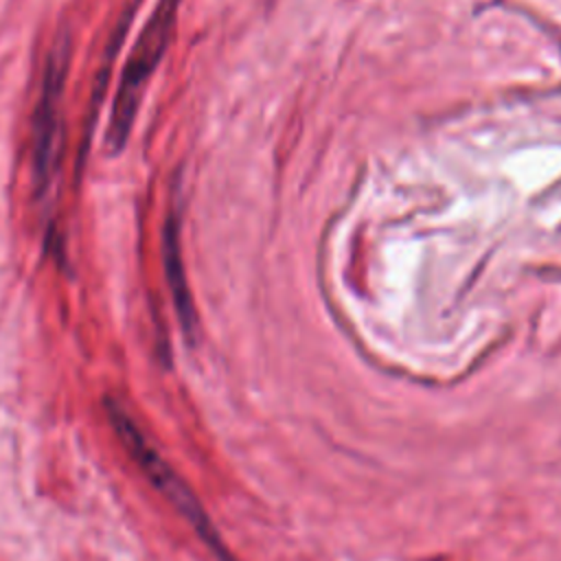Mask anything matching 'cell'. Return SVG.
I'll return each instance as SVG.
<instances>
[{"label":"cell","mask_w":561,"mask_h":561,"mask_svg":"<svg viewBox=\"0 0 561 561\" xmlns=\"http://www.w3.org/2000/svg\"><path fill=\"white\" fill-rule=\"evenodd\" d=\"M70 35L61 31L48 53L42 90L33 110L31 129V180L35 197H44L59 164V140H61V96L70 68Z\"/></svg>","instance_id":"3957f363"},{"label":"cell","mask_w":561,"mask_h":561,"mask_svg":"<svg viewBox=\"0 0 561 561\" xmlns=\"http://www.w3.org/2000/svg\"><path fill=\"white\" fill-rule=\"evenodd\" d=\"M103 412L114 430L118 443L125 447L129 458L142 471V476L151 482V486L180 513L182 519L195 530L202 543L210 550L217 561H237L224 537L215 528L206 508L193 493V489L178 476V471L164 460V456L149 440L145 430L136 423V419L127 412V408L116 397H103Z\"/></svg>","instance_id":"6da1fadb"},{"label":"cell","mask_w":561,"mask_h":561,"mask_svg":"<svg viewBox=\"0 0 561 561\" xmlns=\"http://www.w3.org/2000/svg\"><path fill=\"white\" fill-rule=\"evenodd\" d=\"M178 9L180 0H158L125 59L105 127V149L110 156H118L131 136L142 94L173 37Z\"/></svg>","instance_id":"7a4b0ae2"},{"label":"cell","mask_w":561,"mask_h":561,"mask_svg":"<svg viewBox=\"0 0 561 561\" xmlns=\"http://www.w3.org/2000/svg\"><path fill=\"white\" fill-rule=\"evenodd\" d=\"M162 265H164V278L171 291L173 309L180 322V329L188 344H195L197 340V313L193 305V296L188 289L186 272H184V259H182V243H180V221L178 215L169 213L162 226Z\"/></svg>","instance_id":"277c9868"},{"label":"cell","mask_w":561,"mask_h":561,"mask_svg":"<svg viewBox=\"0 0 561 561\" xmlns=\"http://www.w3.org/2000/svg\"><path fill=\"white\" fill-rule=\"evenodd\" d=\"M138 2H142V0H134V4L127 9V13L123 15V20L118 22L121 26H127L129 28V24H131V15H134V11H136V7H138Z\"/></svg>","instance_id":"5b68a950"}]
</instances>
